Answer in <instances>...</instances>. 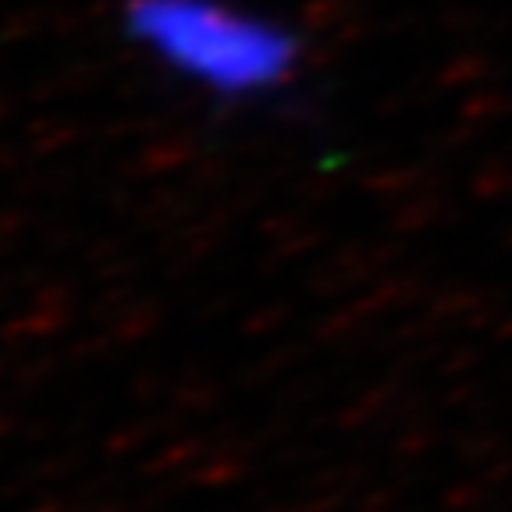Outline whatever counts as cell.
<instances>
[{
    "instance_id": "cell-1",
    "label": "cell",
    "mask_w": 512,
    "mask_h": 512,
    "mask_svg": "<svg viewBox=\"0 0 512 512\" xmlns=\"http://www.w3.org/2000/svg\"><path fill=\"white\" fill-rule=\"evenodd\" d=\"M121 32L168 79L224 107L271 104L306 61L292 25L242 0H121Z\"/></svg>"
}]
</instances>
